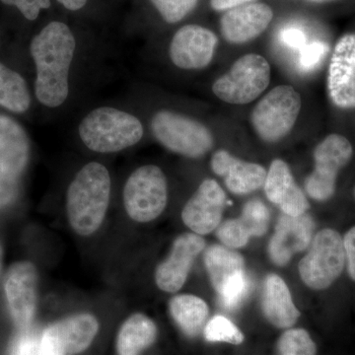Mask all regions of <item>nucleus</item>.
<instances>
[{"label":"nucleus","mask_w":355,"mask_h":355,"mask_svg":"<svg viewBox=\"0 0 355 355\" xmlns=\"http://www.w3.org/2000/svg\"><path fill=\"white\" fill-rule=\"evenodd\" d=\"M76 49L73 33L60 21H53L33 39L30 51L36 65L35 94L44 106L58 108L69 97Z\"/></svg>","instance_id":"1"},{"label":"nucleus","mask_w":355,"mask_h":355,"mask_svg":"<svg viewBox=\"0 0 355 355\" xmlns=\"http://www.w3.org/2000/svg\"><path fill=\"white\" fill-rule=\"evenodd\" d=\"M111 195V177L101 163L90 162L77 173L67 195V217L81 236L93 234L106 216Z\"/></svg>","instance_id":"2"},{"label":"nucleus","mask_w":355,"mask_h":355,"mask_svg":"<svg viewBox=\"0 0 355 355\" xmlns=\"http://www.w3.org/2000/svg\"><path fill=\"white\" fill-rule=\"evenodd\" d=\"M85 146L98 153H114L139 144L144 137L141 121L127 112L111 107L93 110L78 128Z\"/></svg>","instance_id":"3"},{"label":"nucleus","mask_w":355,"mask_h":355,"mask_svg":"<svg viewBox=\"0 0 355 355\" xmlns=\"http://www.w3.org/2000/svg\"><path fill=\"white\" fill-rule=\"evenodd\" d=\"M345 263L342 235L324 228L313 237L309 251L299 263V275L309 288L324 291L342 275Z\"/></svg>","instance_id":"4"},{"label":"nucleus","mask_w":355,"mask_h":355,"mask_svg":"<svg viewBox=\"0 0 355 355\" xmlns=\"http://www.w3.org/2000/svg\"><path fill=\"white\" fill-rule=\"evenodd\" d=\"M205 263L222 307L228 310L239 307L251 291L242 254L230 248L214 245L205 252Z\"/></svg>","instance_id":"5"},{"label":"nucleus","mask_w":355,"mask_h":355,"mask_svg":"<svg viewBox=\"0 0 355 355\" xmlns=\"http://www.w3.org/2000/svg\"><path fill=\"white\" fill-rule=\"evenodd\" d=\"M151 128L159 144L186 157H202L214 146V137L209 128L175 112H158L151 121Z\"/></svg>","instance_id":"6"},{"label":"nucleus","mask_w":355,"mask_h":355,"mask_svg":"<svg viewBox=\"0 0 355 355\" xmlns=\"http://www.w3.org/2000/svg\"><path fill=\"white\" fill-rule=\"evenodd\" d=\"M301 110V97L291 85L273 88L256 105L252 125L260 139L277 142L291 132Z\"/></svg>","instance_id":"7"},{"label":"nucleus","mask_w":355,"mask_h":355,"mask_svg":"<svg viewBox=\"0 0 355 355\" xmlns=\"http://www.w3.org/2000/svg\"><path fill=\"white\" fill-rule=\"evenodd\" d=\"M270 81L268 60L258 53H248L236 60L227 73L217 79L212 91L228 104H249L268 88Z\"/></svg>","instance_id":"8"},{"label":"nucleus","mask_w":355,"mask_h":355,"mask_svg":"<svg viewBox=\"0 0 355 355\" xmlns=\"http://www.w3.org/2000/svg\"><path fill=\"white\" fill-rule=\"evenodd\" d=\"M167 200V180L162 170L155 165L137 168L123 189V203L128 216L139 223H146L160 216Z\"/></svg>","instance_id":"9"},{"label":"nucleus","mask_w":355,"mask_h":355,"mask_svg":"<svg viewBox=\"0 0 355 355\" xmlns=\"http://www.w3.org/2000/svg\"><path fill=\"white\" fill-rule=\"evenodd\" d=\"M349 140L340 135H328L314 150V170L305 180V190L313 200L326 202L335 195L336 178L352 157Z\"/></svg>","instance_id":"10"},{"label":"nucleus","mask_w":355,"mask_h":355,"mask_svg":"<svg viewBox=\"0 0 355 355\" xmlns=\"http://www.w3.org/2000/svg\"><path fill=\"white\" fill-rule=\"evenodd\" d=\"M99 331V323L93 315L65 318L51 324L41 336L43 355H72L88 349Z\"/></svg>","instance_id":"11"},{"label":"nucleus","mask_w":355,"mask_h":355,"mask_svg":"<svg viewBox=\"0 0 355 355\" xmlns=\"http://www.w3.org/2000/svg\"><path fill=\"white\" fill-rule=\"evenodd\" d=\"M38 272L30 261H18L9 268L4 282L7 305L14 324L26 331L31 326L37 308Z\"/></svg>","instance_id":"12"},{"label":"nucleus","mask_w":355,"mask_h":355,"mask_svg":"<svg viewBox=\"0 0 355 355\" xmlns=\"http://www.w3.org/2000/svg\"><path fill=\"white\" fill-rule=\"evenodd\" d=\"M216 35L202 26H184L173 37L169 53L173 64L182 69H202L211 62L216 53Z\"/></svg>","instance_id":"13"},{"label":"nucleus","mask_w":355,"mask_h":355,"mask_svg":"<svg viewBox=\"0 0 355 355\" xmlns=\"http://www.w3.org/2000/svg\"><path fill=\"white\" fill-rule=\"evenodd\" d=\"M226 195L216 180L207 179L182 211L184 225L198 235H207L220 225Z\"/></svg>","instance_id":"14"},{"label":"nucleus","mask_w":355,"mask_h":355,"mask_svg":"<svg viewBox=\"0 0 355 355\" xmlns=\"http://www.w3.org/2000/svg\"><path fill=\"white\" fill-rule=\"evenodd\" d=\"M205 248L202 236L196 233L180 235L169 256L156 268L155 282L162 291L174 293L184 286L196 258Z\"/></svg>","instance_id":"15"},{"label":"nucleus","mask_w":355,"mask_h":355,"mask_svg":"<svg viewBox=\"0 0 355 355\" xmlns=\"http://www.w3.org/2000/svg\"><path fill=\"white\" fill-rule=\"evenodd\" d=\"M328 91L338 108H355V34L338 40L331 55Z\"/></svg>","instance_id":"16"},{"label":"nucleus","mask_w":355,"mask_h":355,"mask_svg":"<svg viewBox=\"0 0 355 355\" xmlns=\"http://www.w3.org/2000/svg\"><path fill=\"white\" fill-rule=\"evenodd\" d=\"M30 156V141L20 123L0 114V184L18 188Z\"/></svg>","instance_id":"17"},{"label":"nucleus","mask_w":355,"mask_h":355,"mask_svg":"<svg viewBox=\"0 0 355 355\" xmlns=\"http://www.w3.org/2000/svg\"><path fill=\"white\" fill-rule=\"evenodd\" d=\"M315 222L306 212L299 216L282 214L268 245V253L275 265L284 266L294 254L305 251L314 237Z\"/></svg>","instance_id":"18"},{"label":"nucleus","mask_w":355,"mask_h":355,"mask_svg":"<svg viewBox=\"0 0 355 355\" xmlns=\"http://www.w3.org/2000/svg\"><path fill=\"white\" fill-rule=\"evenodd\" d=\"M272 18V9L268 4H245L230 9L222 16L221 33L229 43H247L265 32Z\"/></svg>","instance_id":"19"},{"label":"nucleus","mask_w":355,"mask_h":355,"mask_svg":"<svg viewBox=\"0 0 355 355\" xmlns=\"http://www.w3.org/2000/svg\"><path fill=\"white\" fill-rule=\"evenodd\" d=\"M263 189L266 198L277 205L282 214L299 216L310 209L307 198L292 176L291 168L282 159L272 161L266 174Z\"/></svg>","instance_id":"20"},{"label":"nucleus","mask_w":355,"mask_h":355,"mask_svg":"<svg viewBox=\"0 0 355 355\" xmlns=\"http://www.w3.org/2000/svg\"><path fill=\"white\" fill-rule=\"evenodd\" d=\"M212 171L223 178L229 191L235 195H248L265 184L266 170L257 163L247 162L226 150H218L210 161Z\"/></svg>","instance_id":"21"},{"label":"nucleus","mask_w":355,"mask_h":355,"mask_svg":"<svg viewBox=\"0 0 355 355\" xmlns=\"http://www.w3.org/2000/svg\"><path fill=\"white\" fill-rule=\"evenodd\" d=\"M270 212L260 200L246 203L239 218L229 219L218 226L216 236L224 246L238 249L252 237H261L268 230Z\"/></svg>","instance_id":"22"},{"label":"nucleus","mask_w":355,"mask_h":355,"mask_svg":"<svg viewBox=\"0 0 355 355\" xmlns=\"http://www.w3.org/2000/svg\"><path fill=\"white\" fill-rule=\"evenodd\" d=\"M261 309L266 319L279 329H288L300 317L291 291L279 275L270 273L263 282Z\"/></svg>","instance_id":"23"},{"label":"nucleus","mask_w":355,"mask_h":355,"mask_svg":"<svg viewBox=\"0 0 355 355\" xmlns=\"http://www.w3.org/2000/svg\"><path fill=\"white\" fill-rule=\"evenodd\" d=\"M157 338V327L144 314H135L121 326L116 340L119 355H140Z\"/></svg>","instance_id":"24"},{"label":"nucleus","mask_w":355,"mask_h":355,"mask_svg":"<svg viewBox=\"0 0 355 355\" xmlns=\"http://www.w3.org/2000/svg\"><path fill=\"white\" fill-rule=\"evenodd\" d=\"M170 313L179 328L193 338L202 331L209 315L207 302L198 296L182 294L171 299Z\"/></svg>","instance_id":"25"},{"label":"nucleus","mask_w":355,"mask_h":355,"mask_svg":"<svg viewBox=\"0 0 355 355\" xmlns=\"http://www.w3.org/2000/svg\"><path fill=\"white\" fill-rule=\"evenodd\" d=\"M0 106L16 114L27 112L31 96L25 79L0 62Z\"/></svg>","instance_id":"26"},{"label":"nucleus","mask_w":355,"mask_h":355,"mask_svg":"<svg viewBox=\"0 0 355 355\" xmlns=\"http://www.w3.org/2000/svg\"><path fill=\"white\" fill-rule=\"evenodd\" d=\"M279 355H316L317 345L304 329H291L280 336L277 345Z\"/></svg>","instance_id":"27"},{"label":"nucleus","mask_w":355,"mask_h":355,"mask_svg":"<svg viewBox=\"0 0 355 355\" xmlns=\"http://www.w3.org/2000/svg\"><path fill=\"white\" fill-rule=\"evenodd\" d=\"M205 338L210 343H227L241 345L245 338L241 330L228 318L216 315L205 324Z\"/></svg>","instance_id":"28"},{"label":"nucleus","mask_w":355,"mask_h":355,"mask_svg":"<svg viewBox=\"0 0 355 355\" xmlns=\"http://www.w3.org/2000/svg\"><path fill=\"white\" fill-rule=\"evenodd\" d=\"M163 19L170 24L180 22L198 6V0H150Z\"/></svg>","instance_id":"29"},{"label":"nucleus","mask_w":355,"mask_h":355,"mask_svg":"<svg viewBox=\"0 0 355 355\" xmlns=\"http://www.w3.org/2000/svg\"><path fill=\"white\" fill-rule=\"evenodd\" d=\"M6 6L16 7L27 20L34 21L40 13L51 7V0H1Z\"/></svg>","instance_id":"30"},{"label":"nucleus","mask_w":355,"mask_h":355,"mask_svg":"<svg viewBox=\"0 0 355 355\" xmlns=\"http://www.w3.org/2000/svg\"><path fill=\"white\" fill-rule=\"evenodd\" d=\"M10 355H43L41 338L33 334H22L15 338L10 349Z\"/></svg>","instance_id":"31"},{"label":"nucleus","mask_w":355,"mask_h":355,"mask_svg":"<svg viewBox=\"0 0 355 355\" xmlns=\"http://www.w3.org/2000/svg\"><path fill=\"white\" fill-rule=\"evenodd\" d=\"M328 51V46L320 42L307 44L301 50L300 65L303 69H315Z\"/></svg>","instance_id":"32"},{"label":"nucleus","mask_w":355,"mask_h":355,"mask_svg":"<svg viewBox=\"0 0 355 355\" xmlns=\"http://www.w3.org/2000/svg\"><path fill=\"white\" fill-rule=\"evenodd\" d=\"M343 240L347 272H349L350 279L355 282V226L347 230V232L343 236Z\"/></svg>","instance_id":"33"},{"label":"nucleus","mask_w":355,"mask_h":355,"mask_svg":"<svg viewBox=\"0 0 355 355\" xmlns=\"http://www.w3.org/2000/svg\"><path fill=\"white\" fill-rule=\"evenodd\" d=\"M280 40L282 43L294 50H302L306 46V36L304 32L296 28H288L280 33Z\"/></svg>","instance_id":"34"},{"label":"nucleus","mask_w":355,"mask_h":355,"mask_svg":"<svg viewBox=\"0 0 355 355\" xmlns=\"http://www.w3.org/2000/svg\"><path fill=\"white\" fill-rule=\"evenodd\" d=\"M253 1L254 0H210V6L216 11L230 10L235 7L253 3Z\"/></svg>","instance_id":"35"},{"label":"nucleus","mask_w":355,"mask_h":355,"mask_svg":"<svg viewBox=\"0 0 355 355\" xmlns=\"http://www.w3.org/2000/svg\"><path fill=\"white\" fill-rule=\"evenodd\" d=\"M62 6L70 11L80 10L87 3L88 0H58Z\"/></svg>","instance_id":"36"},{"label":"nucleus","mask_w":355,"mask_h":355,"mask_svg":"<svg viewBox=\"0 0 355 355\" xmlns=\"http://www.w3.org/2000/svg\"><path fill=\"white\" fill-rule=\"evenodd\" d=\"M2 261H3V251H2L1 244H0V275L2 270Z\"/></svg>","instance_id":"37"},{"label":"nucleus","mask_w":355,"mask_h":355,"mask_svg":"<svg viewBox=\"0 0 355 355\" xmlns=\"http://www.w3.org/2000/svg\"><path fill=\"white\" fill-rule=\"evenodd\" d=\"M308 1L316 2V3H324V2L331 1V0H308Z\"/></svg>","instance_id":"38"},{"label":"nucleus","mask_w":355,"mask_h":355,"mask_svg":"<svg viewBox=\"0 0 355 355\" xmlns=\"http://www.w3.org/2000/svg\"><path fill=\"white\" fill-rule=\"evenodd\" d=\"M354 197H355V189H354Z\"/></svg>","instance_id":"39"}]
</instances>
